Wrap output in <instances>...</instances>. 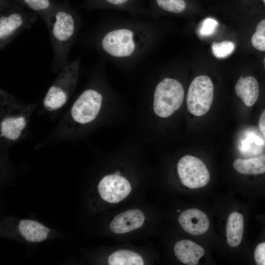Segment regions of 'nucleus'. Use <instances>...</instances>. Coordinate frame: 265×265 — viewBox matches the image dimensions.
I'll return each instance as SVG.
<instances>
[{"mask_svg": "<svg viewBox=\"0 0 265 265\" xmlns=\"http://www.w3.org/2000/svg\"><path fill=\"white\" fill-rule=\"evenodd\" d=\"M167 31L164 21L139 17H114L100 24L88 43L107 60L120 66L141 62L160 44Z\"/></svg>", "mask_w": 265, "mask_h": 265, "instance_id": "f257e3e1", "label": "nucleus"}, {"mask_svg": "<svg viewBox=\"0 0 265 265\" xmlns=\"http://www.w3.org/2000/svg\"><path fill=\"white\" fill-rule=\"evenodd\" d=\"M81 18L77 10L65 0L55 2L47 26L53 49L51 64L54 72L59 71L68 63L70 49L81 26Z\"/></svg>", "mask_w": 265, "mask_h": 265, "instance_id": "f03ea898", "label": "nucleus"}, {"mask_svg": "<svg viewBox=\"0 0 265 265\" xmlns=\"http://www.w3.org/2000/svg\"><path fill=\"white\" fill-rule=\"evenodd\" d=\"M0 135L10 141L19 139L26 129L35 104H25L3 89L0 90Z\"/></svg>", "mask_w": 265, "mask_h": 265, "instance_id": "7ed1b4c3", "label": "nucleus"}, {"mask_svg": "<svg viewBox=\"0 0 265 265\" xmlns=\"http://www.w3.org/2000/svg\"><path fill=\"white\" fill-rule=\"evenodd\" d=\"M80 61L79 57L59 70L43 99V105L46 110L54 111L66 104L77 87Z\"/></svg>", "mask_w": 265, "mask_h": 265, "instance_id": "20e7f679", "label": "nucleus"}, {"mask_svg": "<svg viewBox=\"0 0 265 265\" xmlns=\"http://www.w3.org/2000/svg\"><path fill=\"white\" fill-rule=\"evenodd\" d=\"M15 0L9 7L0 12V49H3L19 34L30 28L38 15L25 10Z\"/></svg>", "mask_w": 265, "mask_h": 265, "instance_id": "39448f33", "label": "nucleus"}, {"mask_svg": "<svg viewBox=\"0 0 265 265\" xmlns=\"http://www.w3.org/2000/svg\"><path fill=\"white\" fill-rule=\"evenodd\" d=\"M185 91L178 80L166 77L159 80L154 89L153 109L158 116H171L181 106Z\"/></svg>", "mask_w": 265, "mask_h": 265, "instance_id": "423d86ee", "label": "nucleus"}, {"mask_svg": "<svg viewBox=\"0 0 265 265\" xmlns=\"http://www.w3.org/2000/svg\"><path fill=\"white\" fill-rule=\"evenodd\" d=\"M103 95L97 88L85 89L71 106L69 116L74 125H82L94 120L98 115L103 102Z\"/></svg>", "mask_w": 265, "mask_h": 265, "instance_id": "0eeeda50", "label": "nucleus"}, {"mask_svg": "<svg viewBox=\"0 0 265 265\" xmlns=\"http://www.w3.org/2000/svg\"><path fill=\"white\" fill-rule=\"evenodd\" d=\"M213 83L207 76L200 75L192 80L188 89L186 104L188 111L196 116L205 115L213 99Z\"/></svg>", "mask_w": 265, "mask_h": 265, "instance_id": "6e6552de", "label": "nucleus"}, {"mask_svg": "<svg viewBox=\"0 0 265 265\" xmlns=\"http://www.w3.org/2000/svg\"><path fill=\"white\" fill-rule=\"evenodd\" d=\"M177 172L185 186L192 189L203 187L210 179V172L205 163L199 159L186 155L179 160Z\"/></svg>", "mask_w": 265, "mask_h": 265, "instance_id": "1a4fd4ad", "label": "nucleus"}, {"mask_svg": "<svg viewBox=\"0 0 265 265\" xmlns=\"http://www.w3.org/2000/svg\"><path fill=\"white\" fill-rule=\"evenodd\" d=\"M81 7L87 10L111 9L123 11L132 17L150 18L149 9L141 0H84Z\"/></svg>", "mask_w": 265, "mask_h": 265, "instance_id": "9d476101", "label": "nucleus"}, {"mask_svg": "<svg viewBox=\"0 0 265 265\" xmlns=\"http://www.w3.org/2000/svg\"><path fill=\"white\" fill-rule=\"evenodd\" d=\"M98 189L101 198L109 203H117L131 192L129 182L116 173L104 177L100 181Z\"/></svg>", "mask_w": 265, "mask_h": 265, "instance_id": "9b49d317", "label": "nucleus"}, {"mask_svg": "<svg viewBox=\"0 0 265 265\" xmlns=\"http://www.w3.org/2000/svg\"><path fill=\"white\" fill-rule=\"evenodd\" d=\"M150 18L159 20L166 15H181L192 11L194 5L190 0H149Z\"/></svg>", "mask_w": 265, "mask_h": 265, "instance_id": "f8f14e48", "label": "nucleus"}, {"mask_svg": "<svg viewBox=\"0 0 265 265\" xmlns=\"http://www.w3.org/2000/svg\"><path fill=\"white\" fill-rule=\"evenodd\" d=\"M179 222L183 229L192 235H200L206 233L210 226L208 216L197 209H189L179 216Z\"/></svg>", "mask_w": 265, "mask_h": 265, "instance_id": "ddd939ff", "label": "nucleus"}, {"mask_svg": "<svg viewBox=\"0 0 265 265\" xmlns=\"http://www.w3.org/2000/svg\"><path fill=\"white\" fill-rule=\"evenodd\" d=\"M143 213L138 209H131L118 214L111 221L110 230L116 234H124L137 229L143 225Z\"/></svg>", "mask_w": 265, "mask_h": 265, "instance_id": "4468645a", "label": "nucleus"}, {"mask_svg": "<svg viewBox=\"0 0 265 265\" xmlns=\"http://www.w3.org/2000/svg\"><path fill=\"white\" fill-rule=\"evenodd\" d=\"M174 251L177 259L187 265H197L205 254L203 247L188 239L177 241L174 245Z\"/></svg>", "mask_w": 265, "mask_h": 265, "instance_id": "2eb2a0df", "label": "nucleus"}, {"mask_svg": "<svg viewBox=\"0 0 265 265\" xmlns=\"http://www.w3.org/2000/svg\"><path fill=\"white\" fill-rule=\"evenodd\" d=\"M236 95L247 106L250 107L256 102L259 95V84L252 76H241L235 86Z\"/></svg>", "mask_w": 265, "mask_h": 265, "instance_id": "dca6fc26", "label": "nucleus"}, {"mask_svg": "<svg viewBox=\"0 0 265 265\" xmlns=\"http://www.w3.org/2000/svg\"><path fill=\"white\" fill-rule=\"evenodd\" d=\"M20 234L29 242H39L45 240L50 230L42 223L32 220L23 219L18 225Z\"/></svg>", "mask_w": 265, "mask_h": 265, "instance_id": "f3484780", "label": "nucleus"}, {"mask_svg": "<svg viewBox=\"0 0 265 265\" xmlns=\"http://www.w3.org/2000/svg\"><path fill=\"white\" fill-rule=\"evenodd\" d=\"M244 229L243 215L234 212L230 214L226 224V238L228 244L232 247L238 246L241 243Z\"/></svg>", "mask_w": 265, "mask_h": 265, "instance_id": "a211bd4d", "label": "nucleus"}, {"mask_svg": "<svg viewBox=\"0 0 265 265\" xmlns=\"http://www.w3.org/2000/svg\"><path fill=\"white\" fill-rule=\"evenodd\" d=\"M234 169L243 175H257L265 173V154L248 159H236Z\"/></svg>", "mask_w": 265, "mask_h": 265, "instance_id": "6ab92c4d", "label": "nucleus"}, {"mask_svg": "<svg viewBox=\"0 0 265 265\" xmlns=\"http://www.w3.org/2000/svg\"><path fill=\"white\" fill-rule=\"evenodd\" d=\"M15 0L40 16L46 26L48 25L55 2L52 0Z\"/></svg>", "mask_w": 265, "mask_h": 265, "instance_id": "aec40b11", "label": "nucleus"}, {"mask_svg": "<svg viewBox=\"0 0 265 265\" xmlns=\"http://www.w3.org/2000/svg\"><path fill=\"white\" fill-rule=\"evenodd\" d=\"M109 265H143L141 256L136 252L128 250H119L112 253L108 258Z\"/></svg>", "mask_w": 265, "mask_h": 265, "instance_id": "412c9836", "label": "nucleus"}, {"mask_svg": "<svg viewBox=\"0 0 265 265\" xmlns=\"http://www.w3.org/2000/svg\"><path fill=\"white\" fill-rule=\"evenodd\" d=\"M235 49L234 43L230 41L213 42L212 44V51L213 55L219 59L224 58L230 55L234 51Z\"/></svg>", "mask_w": 265, "mask_h": 265, "instance_id": "4be33fe9", "label": "nucleus"}, {"mask_svg": "<svg viewBox=\"0 0 265 265\" xmlns=\"http://www.w3.org/2000/svg\"><path fill=\"white\" fill-rule=\"evenodd\" d=\"M251 42L255 49L265 52V19L261 20L257 25Z\"/></svg>", "mask_w": 265, "mask_h": 265, "instance_id": "5701e85b", "label": "nucleus"}, {"mask_svg": "<svg viewBox=\"0 0 265 265\" xmlns=\"http://www.w3.org/2000/svg\"><path fill=\"white\" fill-rule=\"evenodd\" d=\"M218 25V23L214 18L207 17L201 23L196 31L200 37L209 36L214 33Z\"/></svg>", "mask_w": 265, "mask_h": 265, "instance_id": "b1692460", "label": "nucleus"}, {"mask_svg": "<svg viewBox=\"0 0 265 265\" xmlns=\"http://www.w3.org/2000/svg\"><path fill=\"white\" fill-rule=\"evenodd\" d=\"M254 258L257 265H265V241L258 243L254 251Z\"/></svg>", "mask_w": 265, "mask_h": 265, "instance_id": "393cba45", "label": "nucleus"}, {"mask_svg": "<svg viewBox=\"0 0 265 265\" xmlns=\"http://www.w3.org/2000/svg\"><path fill=\"white\" fill-rule=\"evenodd\" d=\"M259 129L265 138V109L261 114L258 121Z\"/></svg>", "mask_w": 265, "mask_h": 265, "instance_id": "a878e982", "label": "nucleus"}, {"mask_svg": "<svg viewBox=\"0 0 265 265\" xmlns=\"http://www.w3.org/2000/svg\"><path fill=\"white\" fill-rule=\"evenodd\" d=\"M15 1V0H0V12H1Z\"/></svg>", "mask_w": 265, "mask_h": 265, "instance_id": "bb28decb", "label": "nucleus"}, {"mask_svg": "<svg viewBox=\"0 0 265 265\" xmlns=\"http://www.w3.org/2000/svg\"><path fill=\"white\" fill-rule=\"evenodd\" d=\"M261 3L265 6V0H259Z\"/></svg>", "mask_w": 265, "mask_h": 265, "instance_id": "cd10ccee", "label": "nucleus"}, {"mask_svg": "<svg viewBox=\"0 0 265 265\" xmlns=\"http://www.w3.org/2000/svg\"><path fill=\"white\" fill-rule=\"evenodd\" d=\"M263 62H264V67H265V57H264Z\"/></svg>", "mask_w": 265, "mask_h": 265, "instance_id": "c85d7f7f", "label": "nucleus"}]
</instances>
